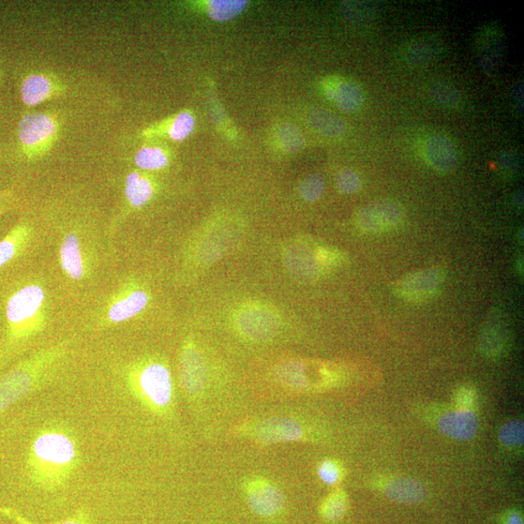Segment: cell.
<instances>
[{
  "label": "cell",
  "instance_id": "obj_1",
  "mask_svg": "<svg viewBox=\"0 0 524 524\" xmlns=\"http://www.w3.org/2000/svg\"><path fill=\"white\" fill-rule=\"evenodd\" d=\"M80 466L78 440L73 430L65 425L43 426L29 444L26 475L29 482L43 491L65 488Z\"/></svg>",
  "mask_w": 524,
  "mask_h": 524
},
{
  "label": "cell",
  "instance_id": "obj_2",
  "mask_svg": "<svg viewBox=\"0 0 524 524\" xmlns=\"http://www.w3.org/2000/svg\"><path fill=\"white\" fill-rule=\"evenodd\" d=\"M48 324L47 293L36 282L20 284L8 296L5 327L0 343V368L22 354Z\"/></svg>",
  "mask_w": 524,
  "mask_h": 524
},
{
  "label": "cell",
  "instance_id": "obj_3",
  "mask_svg": "<svg viewBox=\"0 0 524 524\" xmlns=\"http://www.w3.org/2000/svg\"><path fill=\"white\" fill-rule=\"evenodd\" d=\"M68 341L40 349L0 376V416L55 378L69 354Z\"/></svg>",
  "mask_w": 524,
  "mask_h": 524
},
{
  "label": "cell",
  "instance_id": "obj_4",
  "mask_svg": "<svg viewBox=\"0 0 524 524\" xmlns=\"http://www.w3.org/2000/svg\"><path fill=\"white\" fill-rule=\"evenodd\" d=\"M130 394L149 411L168 416L173 409L174 385L170 368L159 361L130 365L125 374Z\"/></svg>",
  "mask_w": 524,
  "mask_h": 524
},
{
  "label": "cell",
  "instance_id": "obj_5",
  "mask_svg": "<svg viewBox=\"0 0 524 524\" xmlns=\"http://www.w3.org/2000/svg\"><path fill=\"white\" fill-rule=\"evenodd\" d=\"M62 128V118L57 113L26 114L17 128L19 155L27 161L44 158L61 137Z\"/></svg>",
  "mask_w": 524,
  "mask_h": 524
},
{
  "label": "cell",
  "instance_id": "obj_6",
  "mask_svg": "<svg viewBox=\"0 0 524 524\" xmlns=\"http://www.w3.org/2000/svg\"><path fill=\"white\" fill-rule=\"evenodd\" d=\"M58 261L63 272L72 282H82L91 274L92 257L82 234L70 231L62 235Z\"/></svg>",
  "mask_w": 524,
  "mask_h": 524
},
{
  "label": "cell",
  "instance_id": "obj_7",
  "mask_svg": "<svg viewBox=\"0 0 524 524\" xmlns=\"http://www.w3.org/2000/svg\"><path fill=\"white\" fill-rule=\"evenodd\" d=\"M19 91L25 107L35 108L63 96L67 86L56 74L36 70L24 75L19 83Z\"/></svg>",
  "mask_w": 524,
  "mask_h": 524
},
{
  "label": "cell",
  "instance_id": "obj_8",
  "mask_svg": "<svg viewBox=\"0 0 524 524\" xmlns=\"http://www.w3.org/2000/svg\"><path fill=\"white\" fill-rule=\"evenodd\" d=\"M239 332L253 341H265L276 335L280 327L278 314L263 305H248L238 313Z\"/></svg>",
  "mask_w": 524,
  "mask_h": 524
},
{
  "label": "cell",
  "instance_id": "obj_9",
  "mask_svg": "<svg viewBox=\"0 0 524 524\" xmlns=\"http://www.w3.org/2000/svg\"><path fill=\"white\" fill-rule=\"evenodd\" d=\"M245 491L252 512L261 518H276L286 505L282 490L265 478H253L247 483Z\"/></svg>",
  "mask_w": 524,
  "mask_h": 524
},
{
  "label": "cell",
  "instance_id": "obj_10",
  "mask_svg": "<svg viewBox=\"0 0 524 524\" xmlns=\"http://www.w3.org/2000/svg\"><path fill=\"white\" fill-rule=\"evenodd\" d=\"M149 301V294L143 290L121 288L105 307L101 322L105 326L125 323L138 316L147 307Z\"/></svg>",
  "mask_w": 524,
  "mask_h": 524
},
{
  "label": "cell",
  "instance_id": "obj_11",
  "mask_svg": "<svg viewBox=\"0 0 524 524\" xmlns=\"http://www.w3.org/2000/svg\"><path fill=\"white\" fill-rule=\"evenodd\" d=\"M180 383L190 396H198L204 391L207 382V368L204 358L191 342H187L180 354Z\"/></svg>",
  "mask_w": 524,
  "mask_h": 524
},
{
  "label": "cell",
  "instance_id": "obj_12",
  "mask_svg": "<svg viewBox=\"0 0 524 524\" xmlns=\"http://www.w3.org/2000/svg\"><path fill=\"white\" fill-rule=\"evenodd\" d=\"M403 219V210L393 200H382L364 207L357 215L359 227L377 232L392 229Z\"/></svg>",
  "mask_w": 524,
  "mask_h": 524
},
{
  "label": "cell",
  "instance_id": "obj_13",
  "mask_svg": "<svg viewBox=\"0 0 524 524\" xmlns=\"http://www.w3.org/2000/svg\"><path fill=\"white\" fill-rule=\"evenodd\" d=\"M444 281L440 269L428 268L403 279L396 284V293L410 301H422L436 294Z\"/></svg>",
  "mask_w": 524,
  "mask_h": 524
},
{
  "label": "cell",
  "instance_id": "obj_14",
  "mask_svg": "<svg viewBox=\"0 0 524 524\" xmlns=\"http://www.w3.org/2000/svg\"><path fill=\"white\" fill-rule=\"evenodd\" d=\"M505 57L503 36L498 28L489 27L478 41V64L485 74L493 77L502 67Z\"/></svg>",
  "mask_w": 524,
  "mask_h": 524
},
{
  "label": "cell",
  "instance_id": "obj_15",
  "mask_svg": "<svg viewBox=\"0 0 524 524\" xmlns=\"http://www.w3.org/2000/svg\"><path fill=\"white\" fill-rule=\"evenodd\" d=\"M303 428L294 419L288 417L271 418L254 431V437L262 444H278L301 440Z\"/></svg>",
  "mask_w": 524,
  "mask_h": 524
},
{
  "label": "cell",
  "instance_id": "obj_16",
  "mask_svg": "<svg viewBox=\"0 0 524 524\" xmlns=\"http://www.w3.org/2000/svg\"><path fill=\"white\" fill-rule=\"evenodd\" d=\"M34 234L33 223L27 220L18 222L9 231L0 241V269L21 256L31 245Z\"/></svg>",
  "mask_w": 524,
  "mask_h": 524
},
{
  "label": "cell",
  "instance_id": "obj_17",
  "mask_svg": "<svg viewBox=\"0 0 524 524\" xmlns=\"http://www.w3.org/2000/svg\"><path fill=\"white\" fill-rule=\"evenodd\" d=\"M438 428L447 437L466 441L473 438L478 430V417L471 410H457L442 416Z\"/></svg>",
  "mask_w": 524,
  "mask_h": 524
},
{
  "label": "cell",
  "instance_id": "obj_18",
  "mask_svg": "<svg viewBox=\"0 0 524 524\" xmlns=\"http://www.w3.org/2000/svg\"><path fill=\"white\" fill-rule=\"evenodd\" d=\"M426 155L431 167L441 172L453 170L457 159L453 142L443 136H433L427 140Z\"/></svg>",
  "mask_w": 524,
  "mask_h": 524
},
{
  "label": "cell",
  "instance_id": "obj_19",
  "mask_svg": "<svg viewBox=\"0 0 524 524\" xmlns=\"http://www.w3.org/2000/svg\"><path fill=\"white\" fill-rule=\"evenodd\" d=\"M196 127V118L190 111H182L157 127L149 128L143 132L145 138L164 134L173 141L187 139Z\"/></svg>",
  "mask_w": 524,
  "mask_h": 524
},
{
  "label": "cell",
  "instance_id": "obj_20",
  "mask_svg": "<svg viewBox=\"0 0 524 524\" xmlns=\"http://www.w3.org/2000/svg\"><path fill=\"white\" fill-rule=\"evenodd\" d=\"M385 493L388 499L401 504H419L427 497L426 488L409 478H399L389 483Z\"/></svg>",
  "mask_w": 524,
  "mask_h": 524
},
{
  "label": "cell",
  "instance_id": "obj_21",
  "mask_svg": "<svg viewBox=\"0 0 524 524\" xmlns=\"http://www.w3.org/2000/svg\"><path fill=\"white\" fill-rule=\"evenodd\" d=\"M155 194L152 180L140 171H131L128 174L125 184V197L128 206L139 209L151 200Z\"/></svg>",
  "mask_w": 524,
  "mask_h": 524
},
{
  "label": "cell",
  "instance_id": "obj_22",
  "mask_svg": "<svg viewBox=\"0 0 524 524\" xmlns=\"http://www.w3.org/2000/svg\"><path fill=\"white\" fill-rule=\"evenodd\" d=\"M327 98L332 99L343 112L353 113L362 107L364 94L361 87L351 81H342L325 88Z\"/></svg>",
  "mask_w": 524,
  "mask_h": 524
},
{
  "label": "cell",
  "instance_id": "obj_23",
  "mask_svg": "<svg viewBox=\"0 0 524 524\" xmlns=\"http://www.w3.org/2000/svg\"><path fill=\"white\" fill-rule=\"evenodd\" d=\"M442 52V42L436 37L426 36L418 38L410 45L406 58L411 67H424L436 61Z\"/></svg>",
  "mask_w": 524,
  "mask_h": 524
},
{
  "label": "cell",
  "instance_id": "obj_24",
  "mask_svg": "<svg viewBox=\"0 0 524 524\" xmlns=\"http://www.w3.org/2000/svg\"><path fill=\"white\" fill-rule=\"evenodd\" d=\"M134 163L143 171H158L166 169L170 163V156L166 149L159 146H143L136 157Z\"/></svg>",
  "mask_w": 524,
  "mask_h": 524
},
{
  "label": "cell",
  "instance_id": "obj_25",
  "mask_svg": "<svg viewBox=\"0 0 524 524\" xmlns=\"http://www.w3.org/2000/svg\"><path fill=\"white\" fill-rule=\"evenodd\" d=\"M482 335V349L490 355H496L505 344V325L499 313L490 316Z\"/></svg>",
  "mask_w": 524,
  "mask_h": 524
},
{
  "label": "cell",
  "instance_id": "obj_26",
  "mask_svg": "<svg viewBox=\"0 0 524 524\" xmlns=\"http://www.w3.org/2000/svg\"><path fill=\"white\" fill-rule=\"evenodd\" d=\"M0 515L7 518L17 524H93L91 514H89L86 507H80L71 516L62 520L54 521L51 523H41L34 521L23 516L14 508L0 506Z\"/></svg>",
  "mask_w": 524,
  "mask_h": 524
},
{
  "label": "cell",
  "instance_id": "obj_27",
  "mask_svg": "<svg viewBox=\"0 0 524 524\" xmlns=\"http://www.w3.org/2000/svg\"><path fill=\"white\" fill-rule=\"evenodd\" d=\"M246 0H211L207 4L208 16L216 22H229L248 6Z\"/></svg>",
  "mask_w": 524,
  "mask_h": 524
},
{
  "label": "cell",
  "instance_id": "obj_28",
  "mask_svg": "<svg viewBox=\"0 0 524 524\" xmlns=\"http://www.w3.org/2000/svg\"><path fill=\"white\" fill-rule=\"evenodd\" d=\"M311 127L324 136L337 138L346 130L342 119L324 110H314L309 115Z\"/></svg>",
  "mask_w": 524,
  "mask_h": 524
},
{
  "label": "cell",
  "instance_id": "obj_29",
  "mask_svg": "<svg viewBox=\"0 0 524 524\" xmlns=\"http://www.w3.org/2000/svg\"><path fill=\"white\" fill-rule=\"evenodd\" d=\"M429 94L434 100L448 108H457L462 100L459 89L447 81L433 82L429 87Z\"/></svg>",
  "mask_w": 524,
  "mask_h": 524
},
{
  "label": "cell",
  "instance_id": "obj_30",
  "mask_svg": "<svg viewBox=\"0 0 524 524\" xmlns=\"http://www.w3.org/2000/svg\"><path fill=\"white\" fill-rule=\"evenodd\" d=\"M343 13L354 24H367L377 17L378 5L374 3H343Z\"/></svg>",
  "mask_w": 524,
  "mask_h": 524
},
{
  "label": "cell",
  "instance_id": "obj_31",
  "mask_svg": "<svg viewBox=\"0 0 524 524\" xmlns=\"http://www.w3.org/2000/svg\"><path fill=\"white\" fill-rule=\"evenodd\" d=\"M347 507L346 494L343 491H335L324 501L321 514L326 520L336 521L345 516Z\"/></svg>",
  "mask_w": 524,
  "mask_h": 524
},
{
  "label": "cell",
  "instance_id": "obj_32",
  "mask_svg": "<svg viewBox=\"0 0 524 524\" xmlns=\"http://www.w3.org/2000/svg\"><path fill=\"white\" fill-rule=\"evenodd\" d=\"M278 139L283 147L289 152H299L305 146L303 134L295 126L284 124L279 128Z\"/></svg>",
  "mask_w": 524,
  "mask_h": 524
},
{
  "label": "cell",
  "instance_id": "obj_33",
  "mask_svg": "<svg viewBox=\"0 0 524 524\" xmlns=\"http://www.w3.org/2000/svg\"><path fill=\"white\" fill-rule=\"evenodd\" d=\"M324 190L323 178L318 174H312L304 178L299 185V192L303 199L313 202L320 199Z\"/></svg>",
  "mask_w": 524,
  "mask_h": 524
},
{
  "label": "cell",
  "instance_id": "obj_34",
  "mask_svg": "<svg viewBox=\"0 0 524 524\" xmlns=\"http://www.w3.org/2000/svg\"><path fill=\"white\" fill-rule=\"evenodd\" d=\"M524 437L523 423L512 421L505 424L499 430V439L507 447L522 445Z\"/></svg>",
  "mask_w": 524,
  "mask_h": 524
},
{
  "label": "cell",
  "instance_id": "obj_35",
  "mask_svg": "<svg viewBox=\"0 0 524 524\" xmlns=\"http://www.w3.org/2000/svg\"><path fill=\"white\" fill-rule=\"evenodd\" d=\"M361 178L352 170L340 172L337 178V187L343 193L351 194L361 189Z\"/></svg>",
  "mask_w": 524,
  "mask_h": 524
},
{
  "label": "cell",
  "instance_id": "obj_36",
  "mask_svg": "<svg viewBox=\"0 0 524 524\" xmlns=\"http://www.w3.org/2000/svg\"><path fill=\"white\" fill-rule=\"evenodd\" d=\"M498 163L500 170L509 174H519L521 170V160L511 149H503L498 154Z\"/></svg>",
  "mask_w": 524,
  "mask_h": 524
},
{
  "label": "cell",
  "instance_id": "obj_37",
  "mask_svg": "<svg viewBox=\"0 0 524 524\" xmlns=\"http://www.w3.org/2000/svg\"><path fill=\"white\" fill-rule=\"evenodd\" d=\"M321 480L329 486L338 483L341 477V471L337 464L331 460L324 461L318 469Z\"/></svg>",
  "mask_w": 524,
  "mask_h": 524
},
{
  "label": "cell",
  "instance_id": "obj_38",
  "mask_svg": "<svg viewBox=\"0 0 524 524\" xmlns=\"http://www.w3.org/2000/svg\"><path fill=\"white\" fill-rule=\"evenodd\" d=\"M16 204V193L9 188L0 190V216L10 211Z\"/></svg>",
  "mask_w": 524,
  "mask_h": 524
},
{
  "label": "cell",
  "instance_id": "obj_39",
  "mask_svg": "<svg viewBox=\"0 0 524 524\" xmlns=\"http://www.w3.org/2000/svg\"><path fill=\"white\" fill-rule=\"evenodd\" d=\"M474 401V394L470 388L464 387L457 394V403L461 410H469V406Z\"/></svg>",
  "mask_w": 524,
  "mask_h": 524
},
{
  "label": "cell",
  "instance_id": "obj_40",
  "mask_svg": "<svg viewBox=\"0 0 524 524\" xmlns=\"http://www.w3.org/2000/svg\"><path fill=\"white\" fill-rule=\"evenodd\" d=\"M523 83L519 82L514 87L512 91V100L515 108L521 116L523 115Z\"/></svg>",
  "mask_w": 524,
  "mask_h": 524
},
{
  "label": "cell",
  "instance_id": "obj_41",
  "mask_svg": "<svg viewBox=\"0 0 524 524\" xmlns=\"http://www.w3.org/2000/svg\"><path fill=\"white\" fill-rule=\"evenodd\" d=\"M506 524H523L519 514L513 513L506 520Z\"/></svg>",
  "mask_w": 524,
  "mask_h": 524
},
{
  "label": "cell",
  "instance_id": "obj_42",
  "mask_svg": "<svg viewBox=\"0 0 524 524\" xmlns=\"http://www.w3.org/2000/svg\"><path fill=\"white\" fill-rule=\"evenodd\" d=\"M514 198H515V199H514V201H515V203H516L518 206L522 205V203H523V192H522V190H519V191L515 194V197H514Z\"/></svg>",
  "mask_w": 524,
  "mask_h": 524
},
{
  "label": "cell",
  "instance_id": "obj_43",
  "mask_svg": "<svg viewBox=\"0 0 524 524\" xmlns=\"http://www.w3.org/2000/svg\"><path fill=\"white\" fill-rule=\"evenodd\" d=\"M3 82V70H2V67H0V85H2Z\"/></svg>",
  "mask_w": 524,
  "mask_h": 524
}]
</instances>
